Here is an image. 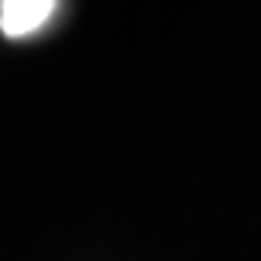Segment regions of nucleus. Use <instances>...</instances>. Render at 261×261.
<instances>
[{
	"label": "nucleus",
	"mask_w": 261,
	"mask_h": 261,
	"mask_svg": "<svg viewBox=\"0 0 261 261\" xmlns=\"http://www.w3.org/2000/svg\"><path fill=\"white\" fill-rule=\"evenodd\" d=\"M58 14V4L51 0H4L0 4V31L10 41L34 38L38 31H44Z\"/></svg>",
	"instance_id": "nucleus-1"
}]
</instances>
